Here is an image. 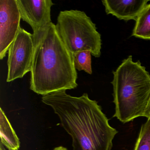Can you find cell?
<instances>
[{"mask_svg": "<svg viewBox=\"0 0 150 150\" xmlns=\"http://www.w3.org/2000/svg\"><path fill=\"white\" fill-rule=\"evenodd\" d=\"M42 102L58 116L71 137L73 150H111L118 132L110 126L101 107L87 93L75 97L66 91H58L43 96Z\"/></svg>", "mask_w": 150, "mask_h": 150, "instance_id": "cell-1", "label": "cell"}, {"mask_svg": "<svg viewBox=\"0 0 150 150\" xmlns=\"http://www.w3.org/2000/svg\"><path fill=\"white\" fill-rule=\"evenodd\" d=\"M34 52L30 88L38 94L74 89L78 74L73 54L64 44L52 22L33 34Z\"/></svg>", "mask_w": 150, "mask_h": 150, "instance_id": "cell-2", "label": "cell"}, {"mask_svg": "<svg viewBox=\"0 0 150 150\" xmlns=\"http://www.w3.org/2000/svg\"><path fill=\"white\" fill-rule=\"evenodd\" d=\"M113 102L116 117L123 123L144 117L150 100V75L132 56L124 59L112 72Z\"/></svg>", "mask_w": 150, "mask_h": 150, "instance_id": "cell-3", "label": "cell"}, {"mask_svg": "<svg viewBox=\"0 0 150 150\" xmlns=\"http://www.w3.org/2000/svg\"><path fill=\"white\" fill-rule=\"evenodd\" d=\"M57 21L56 25L59 34L72 54L88 50L95 57H100V34L85 12L78 10L61 11Z\"/></svg>", "mask_w": 150, "mask_h": 150, "instance_id": "cell-4", "label": "cell"}, {"mask_svg": "<svg viewBox=\"0 0 150 150\" xmlns=\"http://www.w3.org/2000/svg\"><path fill=\"white\" fill-rule=\"evenodd\" d=\"M34 47L33 34L21 28L8 49L7 82L23 78L30 71Z\"/></svg>", "mask_w": 150, "mask_h": 150, "instance_id": "cell-5", "label": "cell"}, {"mask_svg": "<svg viewBox=\"0 0 150 150\" xmlns=\"http://www.w3.org/2000/svg\"><path fill=\"white\" fill-rule=\"evenodd\" d=\"M21 18L16 0H0V59L6 55L20 28Z\"/></svg>", "mask_w": 150, "mask_h": 150, "instance_id": "cell-6", "label": "cell"}, {"mask_svg": "<svg viewBox=\"0 0 150 150\" xmlns=\"http://www.w3.org/2000/svg\"><path fill=\"white\" fill-rule=\"evenodd\" d=\"M21 18L30 25L33 33L52 22L51 0H16Z\"/></svg>", "mask_w": 150, "mask_h": 150, "instance_id": "cell-7", "label": "cell"}, {"mask_svg": "<svg viewBox=\"0 0 150 150\" xmlns=\"http://www.w3.org/2000/svg\"><path fill=\"white\" fill-rule=\"evenodd\" d=\"M148 1H108L103 0V5L105 7L107 14H111L120 20L125 21L134 20L147 5Z\"/></svg>", "mask_w": 150, "mask_h": 150, "instance_id": "cell-8", "label": "cell"}, {"mask_svg": "<svg viewBox=\"0 0 150 150\" xmlns=\"http://www.w3.org/2000/svg\"><path fill=\"white\" fill-rule=\"evenodd\" d=\"M1 143L8 150H19L20 141L2 109L0 108Z\"/></svg>", "mask_w": 150, "mask_h": 150, "instance_id": "cell-9", "label": "cell"}, {"mask_svg": "<svg viewBox=\"0 0 150 150\" xmlns=\"http://www.w3.org/2000/svg\"><path fill=\"white\" fill-rule=\"evenodd\" d=\"M132 35L150 40V4H147L138 16Z\"/></svg>", "mask_w": 150, "mask_h": 150, "instance_id": "cell-10", "label": "cell"}, {"mask_svg": "<svg viewBox=\"0 0 150 150\" xmlns=\"http://www.w3.org/2000/svg\"><path fill=\"white\" fill-rule=\"evenodd\" d=\"M91 52L81 51L73 54L75 69L79 71H83L89 74L93 73Z\"/></svg>", "mask_w": 150, "mask_h": 150, "instance_id": "cell-11", "label": "cell"}, {"mask_svg": "<svg viewBox=\"0 0 150 150\" xmlns=\"http://www.w3.org/2000/svg\"><path fill=\"white\" fill-rule=\"evenodd\" d=\"M134 150H150V118L141 126Z\"/></svg>", "mask_w": 150, "mask_h": 150, "instance_id": "cell-12", "label": "cell"}, {"mask_svg": "<svg viewBox=\"0 0 150 150\" xmlns=\"http://www.w3.org/2000/svg\"><path fill=\"white\" fill-rule=\"evenodd\" d=\"M144 117H147V119L150 118V100H149V103L147 105V108L144 114Z\"/></svg>", "mask_w": 150, "mask_h": 150, "instance_id": "cell-13", "label": "cell"}, {"mask_svg": "<svg viewBox=\"0 0 150 150\" xmlns=\"http://www.w3.org/2000/svg\"><path fill=\"white\" fill-rule=\"evenodd\" d=\"M68 150L67 149V148H66V147H64V146H58V147H56V148H54V150Z\"/></svg>", "mask_w": 150, "mask_h": 150, "instance_id": "cell-14", "label": "cell"}, {"mask_svg": "<svg viewBox=\"0 0 150 150\" xmlns=\"http://www.w3.org/2000/svg\"><path fill=\"white\" fill-rule=\"evenodd\" d=\"M0 150H8L6 149V147L1 144L0 143Z\"/></svg>", "mask_w": 150, "mask_h": 150, "instance_id": "cell-15", "label": "cell"}]
</instances>
